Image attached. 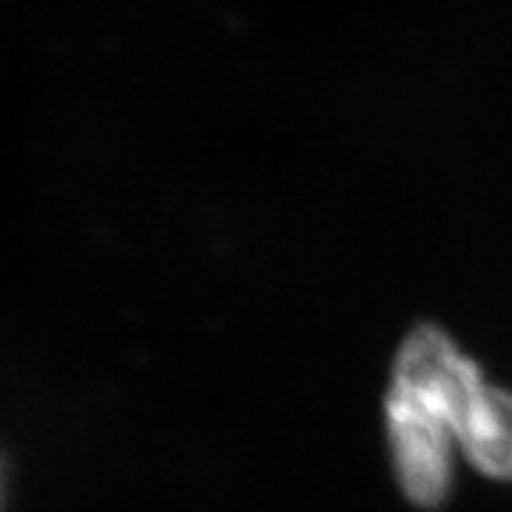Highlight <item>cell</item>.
<instances>
[{"label": "cell", "mask_w": 512, "mask_h": 512, "mask_svg": "<svg viewBox=\"0 0 512 512\" xmlns=\"http://www.w3.org/2000/svg\"><path fill=\"white\" fill-rule=\"evenodd\" d=\"M3 501H6V467H3V458H0V510H3Z\"/></svg>", "instance_id": "3"}, {"label": "cell", "mask_w": 512, "mask_h": 512, "mask_svg": "<svg viewBox=\"0 0 512 512\" xmlns=\"http://www.w3.org/2000/svg\"><path fill=\"white\" fill-rule=\"evenodd\" d=\"M387 447L396 481L419 507H439L453 490L456 436L444 421L387 393Z\"/></svg>", "instance_id": "1"}, {"label": "cell", "mask_w": 512, "mask_h": 512, "mask_svg": "<svg viewBox=\"0 0 512 512\" xmlns=\"http://www.w3.org/2000/svg\"><path fill=\"white\" fill-rule=\"evenodd\" d=\"M458 450L484 476L512 481V390L481 387L458 430Z\"/></svg>", "instance_id": "2"}]
</instances>
